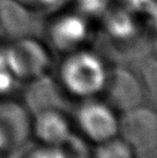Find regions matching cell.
I'll return each instance as SVG.
<instances>
[{
  "instance_id": "6da1fadb",
  "label": "cell",
  "mask_w": 157,
  "mask_h": 158,
  "mask_svg": "<svg viewBox=\"0 0 157 158\" xmlns=\"http://www.w3.org/2000/svg\"><path fill=\"white\" fill-rule=\"evenodd\" d=\"M108 70L98 56L76 50L67 56L60 67V82L68 94L80 98L92 97L103 91Z\"/></svg>"
},
{
  "instance_id": "7a4b0ae2",
  "label": "cell",
  "mask_w": 157,
  "mask_h": 158,
  "mask_svg": "<svg viewBox=\"0 0 157 158\" xmlns=\"http://www.w3.org/2000/svg\"><path fill=\"white\" fill-rule=\"evenodd\" d=\"M5 60L12 76L29 81L45 75L50 66L48 50L29 36L14 40L5 54Z\"/></svg>"
},
{
  "instance_id": "3957f363",
  "label": "cell",
  "mask_w": 157,
  "mask_h": 158,
  "mask_svg": "<svg viewBox=\"0 0 157 158\" xmlns=\"http://www.w3.org/2000/svg\"><path fill=\"white\" fill-rule=\"evenodd\" d=\"M32 115L16 102H0V155L24 148L31 134Z\"/></svg>"
},
{
  "instance_id": "277c9868",
  "label": "cell",
  "mask_w": 157,
  "mask_h": 158,
  "mask_svg": "<svg viewBox=\"0 0 157 158\" xmlns=\"http://www.w3.org/2000/svg\"><path fill=\"white\" fill-rule=\"evenodd\" d=\"M118 133L133 151L154 149L157 145V113L140 105L124 111Z\"/></svg>"
},
{
  "instance_id": "5b68a950",
  "label": "cell",
  "mask_w": 157,
  "mask_h": 158,
  "mask_svg": "<svg viewBox=\"0 0 157 158\" xmlns=\"http://www.w3.org/2000/svg\"><path fill=\"white\" fill-rule=\"evenodd\" d=\"M80 129L87 139L100 143L118 134L119 119L108 104L100 102H87L76 113Z\"/></svg>"
},
{
  "instance_id": "8992f818",
  "label": "cell",
  "mask_w": 157,
  "mask_h": 158,
  "mask_svg": "<svg viewBox=\"0 0 157 158\" xmlns=\"http://www.w3.org/2000/svg\"><path fill=\"white\" fill-rule=\"evenodd\" d=\"M50 42L62 52H73L89 38L90 27L87 16L81 13H68L57 18L48 30Z\"/></svg>"
},
{
  "instance_id": "52a82bcc",
  "label": "cell",
  "mask_w": 157,
  "mask_h": 158,
  "mask_svg": "<svg viewBox=\"0 0 157 158\" xmlns=\"http://www.w3.org/2000/svg\"><path fill=\"white\" fill-rule=\"evenodd\" d=\"M106 91L109 105L121 112L140 105L142 88L134 75L125 69H116L108 74L103 91Z\"/></svg>"
},
{
  "instance_id": "ba28073f",
  "label": "cell",
  "mask_w": 157,
  "mask_h": 158,
  "mask_svg": "<svg viewBox=\"0 0 157 158\" xmlns=\"http://www.w3.org/2000/svg\"><path fill=\"white\" fill-rule=\"evenodd\" d=\"M31 134L40 144L61 147L72 135L68 120L59 109L36 112L31 119Z\"/></svg>"
},
{
  "instance_id": "9c48e42d",
  "label": "cell",
  "mask_w": 157,
  "mask_h": 158,
  "mask_svg": "<svg viewBox=\"0 0 157 158\" xmlns=\"http://www.w3.org/2000/svg\"><path fill=\"white\" fill-rule=\"evenodd\" d=\"M30 10L15 0H0V29L14 40L29 36Z\"/></svg>"
},
{
  "instance_id": "30bf717a",
  "label": "cell",
  "mask_w": 157,
  "mask_h": 158,
  "mask_svg": "<svg viewBox=\"0 0 157 158\" xmlns=\"http://www.w3.org/2000/svg\"><path fill=\"white\" fill-rule=\"evenodd\" d=\"M134 15L135 14L121 6L117 8L109 7L108 10L102 15L105 31L114 40H131L139 31V26Z\"/></svg>"
},
{
  "instance_id": "8fae6325",
  "label": "cell",
  "mask_w": 157,
  "mask_h": 158,
  "mask_svg": "<svg viewBox=\"0 0 157 158\" xmlns=\"http://www.w3.org/2000/svg\"><path fill=\"white\" fill-rule=\"evenodd\" d=\"M32 81L34 83L30 84L27 91L26 107L28 111L36 113L49 109H59L58 103L60 99L56 84L46 79L45 75H42Z\"/></svg>"
},
{
  "instance_id": "7c38bea8",
  "label": "cell",
  "mask_w": 157,
  "mask_h": 158,
  "mask_svg": "<svg viewBox=\"0 0 157 158\" xmlns=\"http://www.w3.org/2000/svg\"><path fill=\"white\" fill-rule=\"evenodd\" d=\"M94 155L98 158H129L134 155V151L126 141L116 135L97 143Z\"/></svg>"
},
{
  "instance_id": "4fadbf2b",
  "label": "cell",
  "mask_w": 157,
  "mask_h": 158,
  "mask_svg": "<svg viewBox=\"0 0 157 158\" xmlns=\"http://www.w3.org/2000/svg\"><path fill=\"white\" fill-rule=\"evenodd\" d=\"M78 13L84 16H102L110 7V0H74Z\"/></svg>"
},
{
  "instance_id": "5bb4252c",
  "label": "cell",
  "mask_w": 157,
  "mask_h": 158,
  "mask_svg": "<svg viewBox=\"0 0 157 158\" xmlns=\"http://www.w3.org/2000/svg\"><path fill=\"white\" fill-rule=\"evenodd\" d=\"M15 1H18L23 7L32 12V10H44L51 8L58 4L59 0H15Z\"/></svg>"
},
{
  "instance_id": "9a60e30c",
  "label": "cell",
  "mask_w": 157,
  "mask_h": 158,
  "mask_svg": "<svg viewBox=\"0 0 157 158\" xmlns=\"http://www.w3.org/2000/svg\"><path fill=\"white\" fill-rule=\"evenodd\" d=\"M121 7L131 10L132 13H144L153 0H118Z\"/></svg>"
},
{
  "instance_id": "2e32d148",
  "label": "cell",
  "mask_w": 157,
  "mask_h": 158,
  "mask_svg": "<svg viewBox=\"0 0 157 158\" xmlns=\"http://www.w3.org/2000/svg\"><path fill=\"white\" fill-rule=\"evenodd\" d=\"M144 13L147 14L149 27L157 34V0H153Z\"/></svg>"
}]
</instances>
